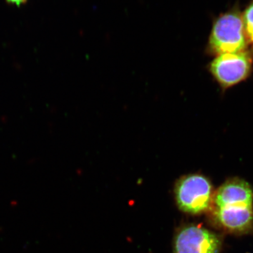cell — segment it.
<instances>
[{
	"label": "cell",
	"instance_id": "4",
	"mask_svg": "<svg viewBox=\"0 0 253 253\" xmlns=\"http://www.w3.org/2000/svg\"><path fill=\"white\" fill-rule=\"evenodd\" d=\"M221 241L204 228L189 226L181 229L175 239V253H217Z\"/></svg>",
	"mask_w": 253,
	"mask_h": 253
},
{
	"label": "cell",
	"instance_id": "1",
	"mask_svg": "<svg viewBox=\"0 0 253 253\" xmlns=\"http://www.w3.org/2000/svg\"><path fill=\"white\" fill-rule=\"evenodd\" d=\"M249 41L241 15L236 11L221 15L214 21L208 41V52L212 55L246 51Z\"/></svg>",
	"mask_w": 253,
	"mask_h": 253
},
{
	"label": "cell",
	"instance_id": "3",
	"mask_svg": "<svg viewBox=\"0 0 253 253\" xmlns=\"http://www.w3.org/2000/svg\"><path fill=\"white\" fill-rule=\"evenodd\" d=\"M253 60L248 51L228 53L216 56L209 71L224 89L239 84L249 77L252 71Z\"/></svg>",
	"mask_w": 253,
	"mask_h": 253
},
{
	"label": "cell",
	"instance_id": "2",
	"mask_svg": "<svg viewBox=\"0 0 253 253\" xmlns=\"http://www.w3.org/2000/svg\"><path fill=\"white\" fill-rule=\"evenodd\" d=\"M176 202L181 211L200 214L209 208L212 186L207 177L199 174L183 176L176 185Z\"/></svg>",
	"mask_w": 253,
	"mask_h": 253
},
{
	"label": "cell",
	"instance_id": "6",
	"mask_svg": "<svg viewBox=\"0 0 253 253\" xmlns=\"http://www.w3.org/2000/svg\"><path fill=\"white\" fill-rule=\"evenodd\" d=\"M216 217L226 231L244 233L253 224V206H229L217 208Z\"/></svg>",
	"mask_w": 253,
	"mask_h": 253
},
{
	"label": "cell",
	"instance_id": "7",
	"mask_svg": "<svg viewBox=\"0 0 253 253\" xmlns=\"http://www.w3.org/2000/svg\"><path fill=\"white\" fill-rule=\"evenodd\" d=\"M242 19L248 41L253 43V2L245 10Z\"/></svg>",
	"mask_w": 253,
	"mask_h": 253
},
{
	"label": "cell",
	"instance_id": "5",
	"mask_svg": "<svg viewBox=\"0 0 253 253\" xmlns=\"http://www.w3.org/2000/svg\"><path fill=\"white\" fill-rule=\"evenodd\" d=\"M217 208L229 206H253V191L249 183L243 179L226 181L214 195Z\"/></svg>",
	"mask_w": 253,
	"mask_h": 253
},
{
	"label": "cell",
	"instance_id": "8",
	"mask_svg": "<svg viewBox=\"0 0 253 253\" xmlns=\"http://www.w3.org/2000/svg\"><path fill=\"white\" fill-rule=\"evenodd\" d=\"M8 3L11 4L16 5V6H21V5L26 4L28 0H6Z\"/></svg>",
	"mask_w": 253,
	"mask_h": 253
}]
</instances>
